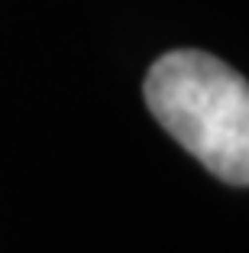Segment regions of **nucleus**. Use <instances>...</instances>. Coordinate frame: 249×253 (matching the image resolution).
I'll use <instances>...</instances> for the list:
<instances>
[{
  "mask_svg": "<svg viewBox=\"0 0 249 253\" xmlns=\"http://www.w3.org/2000/svg\"><path fill=\"white\" fill-rule=\"evenodd\" d=\"M146 107L220 182L249 185V82L217 55L172 49L152 62Z\"/></svg>",
  "mask_w": 249,
  "mask_h": 253,
  "instance_id": "1",
  "label": "nucleus"
}]
</instances>
